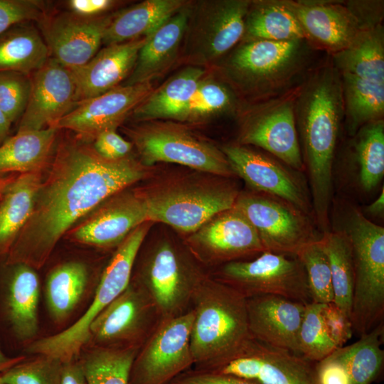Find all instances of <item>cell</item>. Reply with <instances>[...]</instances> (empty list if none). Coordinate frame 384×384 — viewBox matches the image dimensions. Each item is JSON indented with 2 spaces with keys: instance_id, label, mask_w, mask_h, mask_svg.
<instances>
[{
  "instance_id": "cell-42",
  "label": "cell",
  "mask_w": 384,
  "mask_h": 384,
  "mask_svg": "<svg viewBox=\"0 0 384 384\" xmlns=\"http://www.w3.org/2000/svg\"><path fill=\"white\" fill-rule=\"evenodd\" d=\"M296 256L305 270L312 302H333L330 266L319 240L304 246Z\"/></svg>"
},
{
  "instance_id": "cell-23",
  "label": "cell",
  "mask_w": 384,
  "mask_h": 384,
  "mask_svg": "<svg viewBox=\"0 0 384 384\" xmlns=\"http://www.w3.org/2000/svg\"><path fill=\"white\" fill-rule=\"evenodd\" d=\"M250 1L220 0L207 4L191 36L193 54L198 60L217 59L241 42Z\"/></svg>"
},
{
  "instance_id": "cell-57",
  "label": "cell",
  "mask_w": 384,
  "mask_h": 384,
  "mask_svg": "<svg viewBox=\"0 0 384 384\" xmlns=\"http://www.w3.org/2000/svg\"><path fill=\"white\" fill-rule=\"evenodd\" d=\"M0 384H5V383H2V382L0 380Z\"/></svg>"
},
{
  "instance_id": "cell-14",
  "label": "cell",
  "mask_w": 384,
  "mask_h": 384,
  "mask_svg": "<svg viewBox=\"0 0 384 384\" xmlns=\"http://www.w3.org/2000/svg\"><path fill=\"white\" fill-rule=\"evenodd\" d=\"M184 242L208 273L231 262L255 258L265 251L254 227L234 206L213 216Z\"/></svg>"
},
{
  "instance_id": "cell-2",
  "label": "cell",
  "mask_w": 384,
  "mask_h": 384,
  "mask_svg": "<svg viewBox=\"0 0 384 384\" xmlns=\"http://www.w3.org/2000/svg\"><path fill=\"white\" fill-rule=\"evenodd\" d=\"M295 118L313 217L323 234L330 230L333 164L344 118L341 80L329 55L318 61L302 83Z\"/></svg>"
},
{
  "instance_id": "cell-25",
  "label": "cell",
  "mask_w": 384,
  "mask_h": 384,
  "mask_svg": "<svg viewBox=\"0 0 384 384\" xmlns=\"http://www.w3.org/2000/svg\"><path fill=\"white\" fill-rule=\"evenodd\" d=\"M188 23V12L180 10L148 36L123 85L151 82L169 68L176 57Z\"/></svg>"
},
{
  "instance_id": "cell-4",
  "label": "cell",
  "mask_w": 384,
  "mask_h": 384,
  "mask_svg": "<svg viewBox=\"0 0 384 384\" xmlns=\"http://www.w3.org/2000/svg\"><path fill=\"white\" fill-rule=\"evenodd\" d=\"M190 346L193 368L207 370L236 354L252 337L246 298L210 276L196 289Z\"/></svg>"
},
{
  "instance_id": "cell-54",
  "label": "cell",
  "mask_w": 384,
  "mask_h": 384,
  "mask_svg": "<svg viewBox=\"0 0 384 384\" xmlns=\"http://www.w3.org/2000/svg\"><path fill=\"white\" fill-rule=\"evenodd\" d=\"M11 124V121L0 107V139L4 138L8 134Z\"/></svg>"
},
{
  "instance_id": "cell-47",
  "label": "cell",
  "mask_w": 384,
  "mask_h": 384,
  "mask_svg": "<svg viewBox=\"0 0 384 384\" xmlns=\"http://www.w3.org/2000/svg\"><path fill=\"white\" fill-rule=\"evenodd\" d=\"M94 150L102 157L109 160H119L127 157L132 144L118 134L115 129H107L95 137Z\"/></svg>"
},
{
  "instance_id": "cell-45",
  "label": "cell",
  "mask_w": 384,
  "mask_h": 384,
  "mask_svg": "<svg viewBox=\"0 0 384 384\" xmlns=\"http://www.w3.org/2000/svg\"><path fill=\"white\" fill-rule=\"evenodd\" d=\"M43 16L42 2L34 0H0V36L12 26Z\"/></svg>"
},
{
  "instance_id": "cell-34",
  "label": "cell",
  "mask_w": 384,
  "mask_h": 384,
  "mask_svg": "<svg viewBox=\"0 0 384 384\" xmlns=\"http://www.w3.org/2000/svg\"><path fill=\"white\" fill-rule=\"evenodd\" d=\"M88 281L86 266L70 261L58 265L49 273L45 297L50 316L55 321L66 319L80 302Z\"/></svg>"
},
{
  "instance_id": "cell-55",
  "label": "cell",
  "mask_w": 384,
  "mask_h": 384,
  "mask_svg": "<svg viewBox=\"0 0 384 384\" xmlns=\"http://www.w3.org/2000/svg\"><path fill=\"white\" fill-rule=\"evenodd\" d=\"M22 358L9 359L0 348V370L4 371L12 366L19 363Z\"/></svg>"
},
{
  "instance_id": "cell-43",
  "label": "cell",
  "mask_w": 384,
  "mask_h": 384,
  "mask_svg": "<svg viewBox=\"0 0 384 384\" xmlns=\"http://www.w3.org/2000/svg\"><path fill=\"white\" fill-rule=\"evenodd\" d=\"M62 367L60 360L38 355L1 372L0 380L5 384H60Z\"/></svg>"
},
{
  "instance_id": "cell-12",
  "label": "cell",
  "mask_w": 384,
  "mask_h": 384,
  "mask_svg": "<svg viewBox=\"0 0 384 384\" xmlns=\"http://www.w3.org/2000/svg\"><path fill=\"white\" fill-rule=\"evenodd\" d=\"M163 320L150 295L131 279L93 321L90 340L98 346L139 349Z\"/></svg>"
},
{
  "instance_id": "cell-35",
  "label": "cell",
  "mask_w": 384,
  "mask_h": 384,
  "mask_svg": "<svg viewBox=\"0 0 384 384\" xmlns=\"http://www.w3.org/2000/svg\"><path fill=\"white\" fill-rule=\"evenodd\" d=\"M343 92L344 118L351 135L363 125L384 117V84L339 74Z\"/></svg>"
},
{
  "instance_id": "cell-53",
  "label": "cell",
  "mask_w": 384,
  "mask_h": 384,
  "mask_svg": "<svg viewBox=\"0 0 384 384\" xmlns=\"http://www.w3.org/2000/svg\"><path fill=\"white\" fill-rule=\"evenodd\" d=\"M366 212L373 216H381L384 212V188L378 197L366 209Z\"/></svg>"
},
{
  "instance_id": "cell-36",
  "label": "cell",
  "mask_w": 384,
  "mask_h": 384,
  "mask_svg": "<svg viewBox=\"0 0 384 384\" xmlns=\"http://www.w3.org/2000/svg\"><path fill=\"white\" fill-rule=\"evenodd\" d=\"M319 241L330 266L333 302L351 319L354 267L348 238L343 230H330L322 234Z\"/></svg>"
},
{
  "instance_id": "cell-17",
  "label": "cell",
  "mask_w": 384,
  "mask_h": 384,
  "mask_svg": "<svg viewBox=\"0 0 384 384\" xmlns=\"http://www.w3.org/2000/svg\"><path fill=\"white\" fill-rule=\"evenodd\" d=\"M234 173L255 191L281 198L311 216V201L300 178L284 164L238 144L222 148Z\"/></svg>"
},
{
  "instance_id": "cell-50",
  "label": "cell",
  "mask_w": 384,
  "mask_h": 384,
  "mask_svg": "<svg viewBox=\"0 0 384 384\" xmlns=\"http://www.w3.org/2000/svg\"><path fill=\"white\" fill-rule=\"evenodd\" d=\"M315 369L319 384H350L346 367L331 354L315 363Z\"/></svg>"
},
{
  "instance_id": "cell-22",
  "label": "cell",
  "mask_w": 384,
  "mask_h": 384,
  "mask_svg": "<svg viewBox=\"0 0 384 384\" xmlns=\"http://www.w3.org/2000/svg\"><path fill=\"white\" fill-rule=\"evenodd\" d=\"M246 302L252 337L299 355L298 335L306 304L269 294L247 298Z\"/></svg>"
},
{
  "instance_id": "cell-31",
  "label": "cell",
  "mask_w": 384,
  "mask_h": 384,
  "mask_svg": "<svg viewBox=\"0 0 384 384\" xmlns=\"http://www.w3.org/2000/svg\"><path fill=\"white\" fill-rule=\"evenodd\" d=\"M305 38L293 14L281 0L251 1L241 42L287 41Z\"/></svg>"
},
{
  "instance_id": "cell-15",
  "label": "cell",
  "mask_w": 384,
  "mask_h": 384,
  "mask_svg": "<svg viewBox=\"0 0 384 384\" xmlns=\"http://www.w3.org/2000/svg\"><path fill=\"white\" fill-rule=\"evenodd\" d=\"M203 370L260 384H319L314 362L253 338L229 360Z\"/></svg>"
},
{
  "instance_id": "cell-26",
  "label": "cell",
  "mask_w": 384,
  "mask_h": 384,
  "mask_svg": "<svg viewBox=\"0 0 384 384\" xmlns=\"http://www.w3.org/2000/svg\"><path fill=\"white\" fill-rule=\"evenodd\" d=\"M184 4L181 0H147L129 7L111 19L102 43L109 46L148 36Z\"/></svg>"
},
{
  "instance_id": "cell-44",
  "label": "cell",
  "mask_w": 384,
  "mask_h": 384,
  "mask_svg": "<svg viewBox=\"0 0 384 384\" xmlns=\"http://www.w3.org/2000/svg\"><path fill=\"white\" fill-rule=\"evenodd\" d=\"M31 80L16 71H0V107L12 123L23 115L29 99Z\"/></svg>"
},
{
  "instance_id": "cell-10",
  "label": "cell",
  "mask_w": 384,
  "mask_h": 384,
  "mask_svg": "<svg viewBox=\"0 0 384 384\" xmlns=\"http://www.w3.org/2000/svg\"><path fill=\"white\" fill-rule=\"evenodd\" d=\"M301 85L255 103L243 115L237 144L258 146L293 170L304 171L295 118Z\"/></svg>"
},
{
  "instance_id": "cell-39",
  "label": "cell",
  "mask_w": 384,
  "mask_h": 384,
  "mask_svg": "<svg viewBox=\"0 0 384 384\" xmlns=\"http://www.w3.org/2000/svg\"><path fill=\"white\" fill-rule=\"evenodd\" d=\"M355 135L359 181L364 190L370 191L384 176V119L363 125Z\"/></svg>"
},
{
  "instance_id": "cell-27",
  "label": "cell",
  "mask_w": 384,
  "mask_h": 384,
  "mask_svg": "<svg viewBox=\"0 0 384 384\" xmlns=\"http://www.w3.org/2000/svg\"><path fill=\"white\" fill-rule=\"evenodd\" d=\"M339 74L384 84V27L361 31L344 50L330 55Z\"/></svg>"
},
{
  "instance_id": "cell-16",
  "label": "cell",
  "mask_w": 384,
  "mask_h": 384,
  "mask_svg": "<svg viewBox=\"0 0 384 384\" xmlns=\"http://www.w3.org/2000/svg\"><path fill=\"white\" fill-rule=\"evenodd\" d=\"M298 21L305 39L332 55L346 48L363 27L346 1L281 0Z\"/></svg>"
},
{
  "instance_id": "cell-48",
  "label": "cell",
  "mask_w": 384,
  "mask_h": 384,
  "mask_svg": "<svg viewBox=\"0 0 384 384\" xmlns=\"http://www.w3.org/2000/svg\"><path fill=\"white\" fill-rule=\"evenodd\" d=\"M170 384H260L246 378L191 368L176 377Z\"/></svg>"
},
{
  "instance_id": "cell-33",
  "label": "cell",
  "mask_w": 384,
  "mask_h": 384,
  "mask_svg": "<svg viewBox=\"0 0 384 384\" xmlns=\"http://www.w3.org/2000/svg\"><path fill=\"white\" fill-rule=\"evenodd\" d=\"M384 322L359 339L337 348L331 354L346 367L350 384H373L381 379L384 370Z\"/></svg>"
},
{
  "instance_id": "cell-6",
  "label": "cell",
  "mask_w": 384,
  "mask_h": 384,
  "mask_svg": "<svg viewBox=\"0 0 384 384\" xmlns=\"http://www.w3.org/2000/svg\"><path fill=\"white\" fill-rule=\"evenodd\" d=\"M149 221L191 235L218 213L233 208L240 193L230 178L183 176L141 189Z\"/></svg>"
},
{
  "instance_id": "cell-51",
  "label": "cell",
  "mask_w": 384,
  "mask_h": 384,
  "mask_svg": "<svg viewBox=\"0 0 384 384\" xmlns=\"http://www.w3.org/2000/svg\"><path fill=\"white\" fill-rule=\"evenodd\" d=\"M114 4L110 0H70L67 4L71 13L84 18H96Z\"/></svg>"
},
{
  "instance_id": "cell-5",
  "label": "cell",
  "mask_w": 384,
  "mask_h": 384,
  "mask_svg": "<svg viewBox=\"0 0 384 384\" xmlns=\"http://www.w3.org/2000/svg\"><path fill=\"white\" fill-rule=\"evenodd\" d=\"M208 276L184 242L160 235L147 243L144 240L132 279L150 295L164 320L188 312L196 289Z\"/></svg>"
},
{
  "instance_id": "cell-3",
  "label": "cell",
  "mask_w": 384,
  "mask_h": 384,
  "mask_svg": "<svg viewBox=\"0 0 384 384\" xmlns=\"http://www.w3.org/2000/svg\"><path fill=\"white\" fill-rule=\"evenodd\" d=\"M317 52L305 38L241 42L228 57L225 74L240 93L257 103L302 83L318 63Z\"/></svg>"
},
{
  "instance_id": "cell-56",
  "label": "cell",
  "mask_w": 384,
  "mask_h": 384,
  "mask_svg": "<svg viewBox=\"0 0 384 384\" xmlns=\"http://www.w3.org/2000/svg\"><path fill=\"white\" fill-rule=\"evenodd\" d=\"M15 178L16 176L13 175H6V174H0V201L6 188L15 179Z\"/></svg>"
},
{
  "instance_id": "cell-29",
  "label": "cell",
  "mask_w": 384,
  "mask_h": 384,
  "mask_svg": "<svg viewBox=\"0 0 384 384\" xmlns=\"http://www.w3.org/2000/svg\"><path fill=\"white\" fill-rule=\"evenodd\" d=\"M57 131H21L6 140L0 146V174L41 172L51 155Z\"/></svg>"
},
{
  "instance_id": "cell-7",
  "label": "cell",
  "mask_w": 384,
  "mask_h": 384,
  "mask_svg": "<svg viewBox=\"0 0 384 384\" xmlns=\"http://www.w3.org/2000/svg\"><path fill=\"white\" fill-rule=\"evenodd\" d=\"M343 231L354 267L351 321L360 337L384 322V228L353 208Z\"/></svg>"
},
{
  "instance_id": "cell-38",
  "label": "cell",
  "mask_w": 384,
  "mask_h": 384,
  "mask_svg": "<svg viewBox=\"0 0 384 384\" xmlns=\"http://www.w3.org/2000/svg\"><path fill=\"white\" fill-rule=\"evenodd\" d=\"M136 348L96 346L80 361L87 384H129Z\"/></svg>"
},
{
  "instance_id": "cell-32",
  "label": "cell",
  "mask_w": 384,
  "mask_h": 384,
  "mask_svg": "<svg viewBox=\"0 0 384 384\" xmlns=\"http://www.w3.org/2000/svg\"><path fill=\"white\" fill-rule=\"evenodd\" d=\"M205 71L188 67L170 78L152 92L132 112L138 120L174 119L188 101Z\"/></svg>"
},
{
  "instance_id": "cell-40",
  "label": "cell",
  "mask_w": 384,
  "mask_h": 384,
  "mask_svg": "<svg viewBox=\"0 0 384 384\" xmlns=\"http://www.w3.org/2000/svg\"><path fill=\"white\" fill-rule=\"evenodd\" d=\"M235 103L234 92L225 85L213 80H201L175 119L191 121L228 112L236 107Z\"/></svg>"
},
{
  "instance_id": "cell-37",
  "label": "cell",
  "mask_w": 384,
  "mask_h": 384,
  "mask_svg": "<svg viewBox=\"0 0 384 384\" xmlns=\"http://www.w3.org/2000/svg\"><path fill=\"white\" fill-rule=\"evenodd\" d=\"M48 53L46 43L35 29H15L0 38V71L36 72L47 62Z\"/></svg>"
},
{
  "instance_id": "cell-21",
  "label": "cell",
  "mask_w": 384,
  "mask_h": 384,
  "mask_svg": "<svg viewBox=\"0 0 384 384\" xmlns=\"http://www.w3.org/2000/svg\"><path fill=\"white\" fill-rule=\"evenodd\" d=\"M112 18H84L71 12L59 14L44 28V36L54 59L68 68L87 63L98 52Z\"/></svg>"
},
{
  "instance_id": "cell-46",
  "label": "cell",
  "mask_w": 384,
  "mask_h": 384,
  "mask_svg": "<svg viewBox=\"0 0 384 384\" xmlns=\"http://www.w3.org/2000/svg\"><path fill=\"white\" fill-rule=\"evenodd\" d=\"M322 317L327 333L336 348L344 346L353 335L350 317L334 302L324 304Z\"/></svg>"
},
{
  "instance_id": "cell-20",
  "label": "cell",
  "mask_w": 384,
  "mask_h": 384,
  "mask_svg": "<svg viewBox=\"0 0 384 384\" xmlns=\"http://www.w3.org/2000/svg\"><path fill=\"white\" fill-rule=\"evenodd\" d=\"M77 104L76 88L69 68L54 58L37 71L18 131L53 127Z\"/></svg>"
},
{
  "instance_id": "cell-1",
  "label": "cell",
  "mask_w": 384,
  "mask_h": 384,
  "mask_svg": "<svg viewBox=\"0 0 384 384\" xmlns=\"http://www.w3.org/2000/svg\"><path fill=\"white\" fill-rule=\"evenodd\" d=\"M148 174L146 166L129 156L109 160L88 145L63 144L41 184L29 219L9 251L10 262L41 268L74 223Z\"/></svg>"
},
{
  "instance_id": "cell-24",
  "label": "cell",
  "mask_w": 384,
  "mask_h": 384,
  "mask_svg": "<svg viewBox=\"0 0 384 384\" xmlns=\"http://www.w3.org/2000/svg\"><path fill=\"white\" fill-rule=\"evenodd\" d=\"M147 36L107 46L83 65L69 68L77 102L102 95L130 75Z\"/></svg>"
},
{
  "instance_id": "cell-30",
  "label": "cell",
  "mask_w": 384,
  "mask_h": 384,
  "mask_svg": "<svg viewBox=\"0 0 384 384\" xmlns=\"http://www.w3.org/2000/svg\"><path fill=\"white\" fill-rule=\"evenodd\" d=\"M15 265L9 287V316L16 336L29 340L38 331L40 282L35 269L24 264Z\"/></svg>"
},
{
  "instance_id": "cell-8",
  "label": "cell",
  "mask_w": 384,
  "mask_h": 384,
  "mask_svg": "<svg viewBox=\"0 0 384 384\" xmlns=\"http://www.w3.org/2000/svg\"><path fill=\"white\" fill-rule=\"evenodd\" d=\"M209 276L246 299L269 294L304 304L313 302L305 270L297 256L265 251L255 258L218 267Z\"/></svg>"
},
{
  "instance_id": "cell-41",
  "label": "cell",
  "mask_w": 384,
  "mask_h": 384,
  "mask_svg": "<svg viewBox=\"0 0 384 384\" xmlns=\"http://www.w3.org/2000/svg\"><path fill=\"white\" fill-rule=\"evenodd\" d=\"M324 304L316 302L306 304L298 335L299 355L314 363L325 358L337 348L323 320Z\"/></svg>"
},
{
  "instance_id": "cell-52",
  "label": "cell",
  "mask_w": 384,
  "mask_h": 384,
  "mask_svg": "<svg viewBox=\"0 0 384 384\" xmlns=\"http://www.w3.org/2000/svg\"><path fill=\"white\" fill-rule=\"evenodd\" d=\"M60 384H87L81 363L77 358L63 362Z\"/></svg>"
},
{
  "instance_id": "cell-13",
  "label": "cell",
  "mask_w": 384,
  "mask_h": 384,
  "mask_svg": "<svg viewBox=\"0 0 384 384\" xmlns=\"http://www.w3.org/2000/svg\"><path fill=\"white\" fill-rule=\"evenodd\" d=\"M195 313L164 319L139 349L130 370L129 384H170L194 365L190 338Z\"/></svg>"
},
{
  "instance_id": "cell-9",
  "label": "cell",
  "mask_w": 384,
  "mask_h": 384,
  "mask_svg": "<svg viewBox=\"0 0 384 384\" xmlns=\"http://www.w3.org/2000/svg\"><path fill=\"white\" fill-rule=\"evenodd\" d=\"M129 135L146 167L166 162L225 178L234 175L222 150L181 126L150 123L130 131Z\"/></svg>"
},
{
  "instance_id": "cell-28",
  "label": "cell",
  "mask_w": 384,
  "mask_h": 384,
  "mask_svg": "<svg viewBox=\"0 0 384 384\" xmlns=\"http://www.w3.org/2000/svg\"><path fill=\"white\" fill-rule=\"evenodd\" d=\"M41 183V172L21 174L6 188L0 201V254L10 250L29 219Z\"/></svg>"
},
{
  "instance_id": "cell-11",
  "label": "cell",
  "mask_w": 384,
  "mask_h": 384,
  "mask_svg": "<svg viewBox=\"0 0 384 384\" xmlns=\"http://www.w3.org/2000/svg\"><path fill=\"white\" fill-rule=\"evenodd\" d=\"M234 207L254 227L265 251L296 256L321 238L311 216L281 198L255 191L240 192Z\"/></svg>"
},
{
  "instance_id": "cell-49",
  "label": "cell",
  "mask_w": 384,
  "mask_h": 384,
  "mask_svg": "<svg viewBox=\"0 0 384 384\" xmlns=\"http://www.w3.org/2000/svg\"><path fill=\"white\" fill-rule=\"evenodd\" d=\"M346 3L365 28L383 24L384 1L380 0H348Z\"/></svg>"
},
{
  "instance_id": "cell-18",
  "label": "cell",
  "mask_w": 384,
  "mask_h": 384,
  "mask_svg": "<svg viewBox=\"0 0 384 384\" xmlns=\"http://www.w3.org/2000/svg\"><path fill=\"white\" fill-rule=\"evenodd\" d=\"M73 230V238L100 248L117 247L136 228L149 221L141 189L121 191L100 204Z\"/></svg>"
},
{
  "instance_id": "cell-19",
  "label": "cell",
  "mask_w": 384,
  "mask_h": 384,
  "mask_svg": "<svg viewBox=\"0 0 384 384\" xmlns=\"http://www.w3.org/2000/svg\"><path fill=\"white\" fill-rule=\"evenodd\" d=\"M151 82L119 85L102 95L77 102L75 107L53 127L67 129L95 138L115 129L153 91Z\"/></svg>"
},
{
  "instance_id": "cell-58",
  "label": "cell",
  "mask_w": 384,
  "mask_h": 384,
  "mask_svg": "<svg viewBox=\"0 0 384 384\" xmlns=\"http://www.w3.org/2000/svg\"><path fill=\"white\" fill-rule=\"evenodd\" d=\"M1 372H3V371L0 370V373H1Z\"/></svg>"
}]
</instances>
